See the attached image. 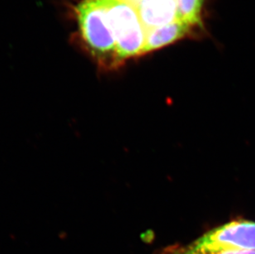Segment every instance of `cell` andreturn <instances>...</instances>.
<instances>
[{
    "label": "cell",
    "mask_w": 255,
    "mask_h": 254,
    "mask_svg": "<svg viewBox=\"0 0 255 254\" xmlns=\"http://www.w3.org/2000/svg\"><path fill=\"white\" fill-rule=\"evenodd\" d=\"M122 1L132 5L133 7H137V5L141 2V0H122Z\"/></svg>",
    "instance_id": "ba28073f"
},
{
    "label": "cell",
    "mask_w": 255,
    "mask_h": 254,
    "mask_svg": "<svg viewBox=\"0 0 255 254\" xmlns=\"http://www.w3.org/2000/svg\"><path fill=\"white\" fill-rule=\"evenodd\" d=\"M179 19L193 27L202 26L205 0H175Z\"/></svg>",
    "instance_id": "8992f818"
},
{
    "label": "cell",
    "mask_w": 255,
    "mask_h": 254,
    "mask_svg": "<svg viewBox=\"0 0 255 254\" xmlns=\"http://www.w3.org/2000/svg\"><path fill=\"white\" fill-rule=\"evenodd\" d=\"M187 247L197 252L255 250V223L233 221L211 230Z\"/></svg>",
    "instance_id": "3957f363"
},
{
    "label": "cell",
    "mask_w": 255,
    "mask_h": 254,
    "mask_svg": "<svg viewBox=\"0 0 255 254\" xmlns=\"http://www.w3.org/2000/svg\"><path fill=\"white\" fill-rule=\"evenodd\" d=\"M100 1L106 9L121 63L144 55L146 30L135 7L122 0Z\"/></svg>",
    "instance_id": "7a4b0ae2"
},
{
    "label": "cell",
    "mask_w": 255,
    "mask_h": 254,
    "mask_svg": "<svg viewBox=\"0 0 255 254\" xmlns=\"http://www.w3.org/2000/svg\"><path fill=\"white\" fill-rule=\"evenodd\" d=\"M193 26L181 20L171 22L169 24L159 26L146 31V40L144 55L163 48L170 44L184 38L190 34Z\"/></svg>",
    "instance_id": "5b68a950"
},
{
    "label": "cell",
    "mask_w": 255,
    "mask_h": 254,
    "mask_svg": "<svg viewBox=\"0 0 255 254\" xmlns=\"http://www.w3.org/2000/svg\"><path fill=\"white\" fill-rule=\"evenodd\" d=\"M80 35L99 69L113 70L122 65L106 9L100 0H81L75 8Z\"/></svg>",
    "instance_id": "6da1fadb"
},
{
    "label": "cell",
    "mask_w": 255,
    "mask_h": 254,
    "mask_svg": "<svg viewBox=\"0 0 255 254\" xmlns=\"http://www.w3.org/2000/svg\"><path fill=\"white\" fill-rule=\"evenodd\" d=\"M166 254H255V250H223L216 252H197L185 247H171Z\"/></svg>",
    "instance_id": "52a82bcc"
},
{
    "label": "cell",
    "mask_w": 255,
    "mask_h": 254,
    "mask_svg": "<svg viewBox=\"0 0 255 254\" xmlns=\"http://www.w3.org/2000/svg\"><path fill=\"white\" fill-rule=\"evenodd\" d=\"M135 9L146 31L180 20L175 0H141Z\"/></svg>",
    "instance_id": "277c9868"
}]
</instances>
